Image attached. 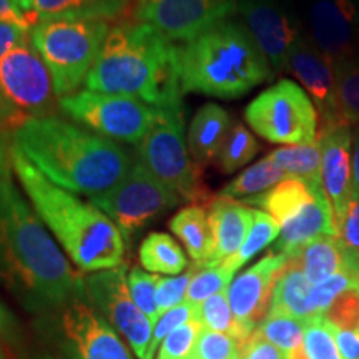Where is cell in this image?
<instances>
[{
	"label": "cell",
	"mask_w": 359,
	"mask_h": 359,
	"mask_svg": "<svg viewBox=\"0 0 359 359\" xmlns=\"http://www.w3.org/2000/svg\"><path fill=\"white\" fill-rule=\"evenodd\" d=\"M0 20L17 22V24L24 25L27 29H32L34 27L32 22L29 20V17L25 13H22L12 0H0Z\"/></svg>",
	"instance_id": "obj_48"
},
{
	"label": "cell",
	"mask_w": 359,
	"mask_h": 359,
	"mask_svg": "<svg viewBox=\"0 0 359 359\" xmlns=\"http://www.w3.org/2000/svg\"><path fill=\"white\" fill-rule=\"evenodd\" d=\"M12 2L15 4V7L19 8L22 13H25V15L29 17V20L32 22V25L37 24V19H35V15H34V12H32L35 0H12Z\"/></svg>",
	"instance_id": "obj_51"
},
{
	"label": "cell",
	"mask_w": 359,
	"mask_h": 359,
	"mask_svg": "<svg viewBox=\"0 0 359 359\" xmlns=\"http://www.w3.org/2000/svg\"><path fill=\"white\" fill-rule=\"evenodd\" d=\"M230 130V114L218 103H205L193 116L188 128L187 145L193 161L201 168L217 161Z\"/></svg>",
	"instance_id": "obj_22"
},
{
	"label": "cell",
	"mask_w": 359,
	"mask_h": 359,
	"mask_svg": "<svg viewBox=\"0 0 359 359\" xmlns=\"http://www.w3.org/2000/svg\"><path fill=\"white\" fill-rule=\"evenodd\" d=\"M132 0H35L34 15L39 20H111L128 11Z\"/></svg>",
	"instance_id": "obj_25"
},
{
	"label": "cell",
	"mask_w": 359,
	"mask_h": 359,
	"mask_svg": "<svg viewBox=\"0 0 359 359\" xmlns=\"http://www.w3.org/2000/svg\"><path fill=\"white\" fill-rule=\"evenodd\" d=\"M233 276H235V271L226 264L212 268H198L193 264V276L188 285L185 302L198 306L212 296L226 291L231 285Z\"/></svg>",
	"instance_id": "obj_34"
},
{
	"label": "cell",
	"mask_w": 359,
	"mask_h": 359,
	"mask_svg": "<svg viewBox=\"0 0 359 359\" xmlns=\"http://www.w3.org/2000/svg\"><path fill=\"white\" fill-rule=\"evenodd\" d=\"M253 208L243 201L217 198L208 205V222L213 235V255L205 268L219 266L235 257L253 224Z\"/></svg>",
	"instance_id": "obj_21"
},
{
	"label": "cell",
	"mask_w": 359,
	"mask_h": 359,
	"mask_svg": "<svg viewBox=\"0 0 359 359\" xmlns=\"http://www.w3.org/2000/svg\"><path fill=\"white\" fill-rule=\"evenodd\" d=\"M349 255L351 251L343 245L338 236H321L311 243L304 245L291 258L298 262L304 276L314 286L346 269Z\"/></svg>",
	"instance_id": "obj_24"
},
{
	"label": "cell",
	"mask_w": 359,
	"mask_h": 359,
	"mask_svg": "<svg viewBox=\"0 0 359 359\" xmlns=\"http://www.w3.org/2000/svg\"><path fill=\"white\" fill-rule=\"evenodd\" d=\"M245 120L264 140L280 145L318 142L320 118L302 85L283 79L263 90L245 109Z\"/></svg>",
	"instance_id": "obj_10"
},
{
	"label": "cell",
	"mask_w": 359,
	"mask_h": 359,
	"mask_svg": "<svg viewBox=\"0 0 359 359\" xmlns=\"http://www.w3.org/2000/svg\"><path fill=\"white\" fill-rule=\"evenodd\" d=\"M286 70L299 80L318 111L320 118L318 138L331 130L346 125L339 111L334 67L309 42L306 35H303L291 50Z\"/></svg>",
	"instance_id": "obj_17"
},
{
	"label": "cell",
	"mask_w": 359,
	"mask_h": 359,
	"mask_svg": "<svg viewBox=\"0 0 359 359\" xmlns=\"http://www.w3.org/2000/svg\"><path fill=\"white\" fill-rule=\"evenodd\" d=\"M203 330L201 323L193 318L191 321L185 323L175 330L172 334L165 338L163 343L160 344L158 354L156 359H193V353H195L196 341Z\"/></svg>",
	"instance_id": "obj_37"
},
{
	"label": "cell",
	"mask_w": 359,
	"mask_h": 359,
	"mask_svg": "<svg viewBox=\"0 0 359 359\" xmlns=\"http://www.w3.org/2000/svg\"><path fill=\"white\" fill-rule=\"evenodd\" d=\"M135 156L151 175L177 193L183 203L210 205V190L203 183V168L188 151L183 127V109L161 110L158 118L138 143Z\"/></svg>",
	"instance_id": "obj_9"
},
{
	"label": "cell",
	"mask_w": 359,
	"mask_h": 359,
	"mask_svg": "<svg viewBox=\"0 0 359 359\" xmlns=\"http://www.w3.org/2000/svg\"><path fill=\"white\" fill-rule=\"evenodd\" d=\"M240 359H288V354L253 331L241 346Z\"/></svg>",
	"instance_id": "obj_44"
},
{
	"label": "cell",
	"mask_w": 359,
	"mask_h": 359,
	"mask_svg": "<svg viewBox=\"0 0 359 359\" xmlns=\"http://www.w3.org/2000/svg\"><path fill=\"white\" fill-rule=\"evenodd\" d=\"M193 318H196V306L190 303H183L177 308L168 309L165 311L158 320L155 321L154 325V333H151V341H150V348H148V353L145 359H154L155 353L158 351L160 344L163 343L165 338L168 334H172L175 330H178L180 326H183L185 323L191 321Z\"/></svg>",
	"instance_id": "obj_41"
},
{
	"label": "cell",
	"mask_w": 359,
	"mask_h": 359,
	"mask_svg": "<svg viewBox=\"0 0 359 359\" xmlns=\"http://www.w3.org/2000/svg\"><path fill=\"white\" fill-rule=\"evenodd\" d=\"M241 346L231 336L212 330H201L193 359H240Z\"/></svg>",
	"instance_id": "obj_40"
},
{
	"label": "cell",
	"mask_w": 359,
	"mask_h": 359,
	"mask_svg": "<svg viewBox=\"0 0 359 359\" xmlns=\"http://www.w3.org/2000/svg\"><path fill=\"white\" fill-rule=\"evenodd\" d=\"M288 259L286 255L269 253L231 281L226 290L228 302L241 325L257 330L268 316L278 276Z\"/></svg>",
	"instance_id": "obj_18"
},
{
	"label": "cell",
	"mask_w": 359,
	"mask_h": 359,
	"mask_svg": "<svg viewBox=\"0 0 359 359\" xmlns=\"http://www.w3.org/2000/svg\"><path fill=\"white\" fill-rule=\"evenodd\" d=\"M8 161H11V147L7 145L6 135L0 133V178L8 175Z\"/></svg>",
	"instance_id": "obj_49"
},
{
	"label": "cell",
	"mask_w": 359,
	"mask_h": 359,
	"mask_svg": "<svg viewBox=\"0 0 359 359\" xmlns=\"http://www.w3.org/2000/svg\"><path fill=\"white\" fill-rule=\"evenodd\" d=\"M236 13L266 57L273 75L283 74L288 57L303 37L298 20L280 0H238Z\"/></svg>",
	"instance_id": "obj_16"
},
{
	"label": "cell",
	"mask_w": 359,
	"mask_h": 359,
	"mask_svg": "<svg viewBox=\"0 0 359 359\" xmlns=\"http://www.w3.org/2000/svg\"><path fill=\"white\" fill-rule=\"evenodd\" d=\"M196 320L201 323L205 330L218 331V333L231 336L233 339L240 343V346H243L246 339L255 331L236 320L231 311L230 302H228L226 291H222V293L215 294L198 304L196 306Z\"/></svg>",
	"instance_id": "obj_30"
},
{
	"label": "cell",
	"mask_w": 359,
	"mask_h": 359,
	"mask_svg": "<svg viewBox=\"0 0 359 359\" xmlns=\"http://www.w3.org/2000/svg\"><path fill=\"white\" fill-rule=\"evenodd\" d=\"M170 230L185 246L195 266L205 268L213 255V235L208 210L201 205H188L170 219Z\"/></svg>",
	"instance_id": "obj_23"
},
{
	"label": "cell",
	"mask_w": 359,
	"mask_h": 359,
	"mask_svg": "<svg viewBox=\"0 0 359 359\" xmlns=\"http://www.w3.org/2000/svg\"><path fill=\"white\" fill-rule=\"evenodd\" d=\"M58 109L67 118L90 132L135 147L145 138L161 111L137 98L93 90H79L60 98Z\"/></svg>",
	"instance_id": "obj_11"
},
{
	"label": "cell",
	"mask_w": 359,
	"mask_h": 359,
	"mask_svg": "<svg viewBox=\"0 0 359 359\" xmlns=\"http://www.w3.org/2000/svg\"><path fill=\"white\" fill-rule=\"evenodd\" d=\"M288 359H309V358H308L306 351H304V348L302 346V348L294 349L293 353H290L288 354Z\"/></svg>",
	"instance_id": "obj_52"
},
{
	"label": "cell",
	"mask_w": 359,
	"mask_h": 359,
	"mask_svg": "<svg viewBox=\"0 0 359 359\" xmlns=\"http://www.w3.org/2000/svg\"><path fill=\"white\" fill-rule=\"evenodd\" d=\"M15 348V323L8 309L0 302V359H17Z\"/></svg>",
	"instance_id": "obj_45"
},
{
	"label": "cell",
	"mask_w": 359,
	"mask_h": 359,
	"mask_svg": "<svg viewBox=\"0 0 359 359\" xmlns=\"http://www.w3.org/2000/svg\"><path fill=\"white\" fill-rule=\"evenodd\" d=\"M308 40L334 70L359 57V0H311Z\"/></svg>",
	"instance_id": "obj_15"
},
{
	"label": "cell",
	"mask_w": 359,
	"mask_h": 359,
	"mask_svg": "<svg viewBox=\"0 0 359 359\" xmlns=\"http://www.w3.org/2000/svg\"><path fill=\"white\" fill-rule=\"evenodd\" d=\"M193 276V266L182 275L172 278H161L156 286V320L168 309L177 308L185 303L187 291Z\"/></svg>",
	"instance_id": "obj_42"
},
{
	"label": "cell",
	"mask_w": 359,
	"mask_h": 359,
	"mask_svg": "<svg viewBox=\"0 0 359 359\" xmlns=\"http://www.w3.org/2000/svg\"><path fill=\"white\" fill-rule=\"evenodd\" d=\"M285 178H288V175L283 172L269 156H264L263 160L251 165L250 168L238 175L235 180H231L226 187L222 188L218 196L243 201L253 198V196L263 195Z\"/></svg>",
	"instance_id": "obj_27"
},
{
	"label": "cell",
	"mask_w": 359,
	"mask_h": 359,
	"mask_svg": "<svg viewBox=\"0 0 359 359\" xmlns=\"http://www.w3.org/2000/svg\"><path fill=\"white\" fill-rule=\"evenodd\" d=\"M30 35V29L11 20H0V60Z\"/></svg>",
	"instance_id": "obj_46"
},
{
	"label": "cell",
	"mask_w": 359,
	"mask_h": 359,
	"mask_svg": "<svg viewBox=\"0 0 359 359\" xmlns=\"http://www.w3.org/2000/svg\"><path fill=\"white\" fill-rule=\"evenodd\" d=\"M178 74L183 95L233 100L273 77L266 57L241 22L224 19L178 45Z\"/></svg>",
	"instance_id": "obj_5"
},
{
	"label": "cell",
	"mask_w": 359,
	"mask_h": 359,
	"mask_svg": "<svg viewBox=\"0 0 359 359\" xmlns=\"http://www.w3.org/2000/svg\"><path fill=\"white\" fill-rule=\"evenodd\" d=\"M0 286L37 318L64 306L83 288V276L8 175L0 178Z\"/></svg>",
	"instance_id": "obj_1"
},
{
	"label": "cell",
	"mask_w": 359,
	"mask_h": 359,
	"mask_svg": "<svg viewBox=\"0 0 359 359\" xmlns=\"http://www.w3.org/2000/svg\"><path fill=\"white\" fill-rule=\"evenodd\" d=\"M278 236H280V224L275 222V218L269 217L268 213L262 212V210H255L253 224H251L245 243L241 245V248L238 250L235 257H231L223 264H226L228 268L236 273L245 263H248L251 258L257 257L259 251H263L273 241H276Z\"/></svg>",
	"instance_id": "obj_32"
},
{
	"label": "cell",
	"mask_w": 359,
	"mask_h": 359,
	"mask_svg": "<svg viewBox=\"0 0 359 359\" xmlns=\"http://www.w3.org/2000/svg\"><path fill=\"white\" fill-rule=\"evenodd\" d=\"M351 163H353V185L354 191L359 195V135H356L353 142V154H351Z\"/></svg>",
	"instance_id": "obj_50"
},
{
	"label": "cell",
	"mask_w": 359,
	"mask_h": 359,
	"mask_svg": "<svg viewBox=\"0 0 359 359\" xmlns=\"http://www.w3.org/2000/svg\"><path fill=\"white\" fill-rule=\"evenodd\" d=\"M85 88L137 98L160 110L183 109L178 45L140 22L115 25L85 80Z\"/></svg>",
	"instance_id": "obj_3"
},
{
	"label": "cell",
	"mask_w": 359,
	"mask_h": 359,
	"mask_svg": "<svg viewBox=\"0 0 359 359\" xmlns=\"http://www.w3.org/2000/svg\"><path fill=\"white\" fill-rule=\"evenodd\" d=\"M158 275L143 271L140 268L130 269L127 281L128 290L135 304L147 314V318L155 325L156 321V286H158Z\"/></svg>",
	"instance_id": "obj_39"
},
{
	"label": "cell",
	"mask_w": 359,
	"mask_h": 359,
	"mask_svg": "<svg viewBox=\"0 0 359 359\" xmlns=\"http://www.w3.org/2000/svg\"><path fill=\"white\" fill-rule=\"evenodd\" d=\"M336 344L343 359H359V331L333 327Z\"/></svg>",
	"instance_id": "obj_47"
},
{
	"label": "cell",
	"mask_w": 359,
	"mask_h": 359,
	"mask_svg": "<svg viewBox=\"0 0 359 359\" xmlns=\"http://www.w3.org/2000/svg\"><path fill=\"white\" fill-rule=\"evenodd\" d=\"M334 72L341 116L346 125L354 127L359 125V57Z\"/></svg>",
	"instance_id": "obj_35"
},
{
	"label": "cell",
	"mask_w": 359,
	"mask_h": 359,
	"mask_svg": "<svg viewBox=\"0 0 359 359\" xmlns=\"http://www.w3.org/2000/svg\"><path fill=\"white\" fill-rule=\"evenodd\" d=\"M321 318L338 330L359 331V283L344 290Z\"/></svg>",
	"instance_id": "obj_38"
},
{
	"label": "cell",
	"mask_w": 359,
	"mask_h": 359,
	"mask_svg": "<svg viewBox=\"0 0 359 359\" xmlns=\"http://www.w3.org/2000/svg\"><path fill=\"white\" fill-rule=\"evenodd\" d=\"M109 32L107 20L48 19L30 29L35 50L50 70L58 100L85 85Z\"/></svg>",
	"instance_id": "obj_7"
},
{
	"label": "cell",
	"mask_w": 359,
	"mask_h": 359,
	"mask_svg": "<svg viewBox=\"0 0 359 359\" xmlns=\"http://www.w3.org/2000/svg\"><path fill=\"white\" fill-rule=\"evenodd\" d=\"M321 236H338L333 208L325 191L316 193L311 200L299 205L283 219L273 253H281L291 258L304 245Z\"/></svg>",
	"instance_id": "obj_20"
},
{
	"label": "cell",
	"mask_w": 359,
	"mask_h": 359,
	"mask_svg": "<svg viewBox=\"0 0 359 359\" xmlns=\"http://www.w3.org/2000/svg\"><path fill=\"white\" fill-rule=\"evenodd\" d=\"M57 110L50 70L29 35L0 60V133L12 135L30 120L55 116Z\"/></svg>",
	"instance_id": "obj_8"
},
{
	"label": "cell",
	"mask_w": 359,
	"mask_h": 359,
	"mask_svg": "<svg viewBox=\"0 0 359 359\" xmlns=\"http://www.w3.org/2000/svg\"><path fill=\"white\" fill-rule=\"evenodd\" d=\"M90 203L105 213L128 240L148 223L182 205L183 200L135 156L132 170L109 191L92 196Z\"/></svg>",
	"instance_id": "obj_12"
},
{
	"label": "cell",
	"mask_w": 359,
	"mask_h": 359,
	"mask_svg": "<svg viewBox=\"0 0 359 359\" xmlns=\"http://www.w3.org/2000/svg\"><path fill=\"white\" fill-rule=\"evenodd\" d=\"M40 359H132L127 343L83 288L64 306L39 316Z\"/></svg>",
	"instance_id": "obj_6"
},
{
	"label": "cell",
	"mask_w": 359,
	"mask_h": 359,
	"mask_svg": "<svg viewBox=\"0 0 359 359\" xmlns=\"http://www.w3.org/2000/svg\"><path fill=\"white\" fill-rule=\"evenodd\" d=\"M303 348L309 359H343L336 344L333 326L323 318L306 321Z\"/></svg>",
	"instance_id": "obj_36"
},
{
	"label": "cell",
	"mask_w": 359,
	"mask_h": 359,
	"mask_svg": "<svg viewBox=\"0 0 359 359\" xmlns=\"http://www.w3.org/2000/svg\"><path fill=\"white\" fill-rule=\"evenodd\" d=\"M288 177L302 178L313 185H321L320 142L306 145H286L268 155Z\"/></svg>",
	"instance_id": "obj_29"
},
{
	"label": "cell",
	"mask_w": 359,
	"mask_h": 359,
	"mask_svg": "<svg viewBox=\"0 0 359 359\" xmlns=\"http://www.w3.org/2000/svg\"><path fill=\"white\" fill-rule=\"evenodd\" d=\"M338 238L343 241L353 253H359V195L354 193V196L349 201L346 212L338 223Z\"/></svg>",
	"instance_id": "obj_43"
},
{
	"label": "cell",
	"mask_w": 359,
	"mask_h": 359,
	"mask_svg": "<svg viewBox=\"0 0 359 359\" xmlns=\"http://www.w3.org/2000/svg\"><path fill=\"white\" fill-rule=\"evenodd\" d=\"M311 288L313 285L304 276L298 262L294 258H290L285 269L278 276L269 313L290 314L302 321L314 320L311 304H309Z\"/></svg>",
	"instance_id": "obj_26"
},
{
	"label": "cell",
	"mask_w": 359,
	"mask_h": 359,
	"mask_svg": "<svg viewBox=\"0 0 359 359\" xmlns=\"http://www.w3.org/2000/svg\"><path fill=\"white\" fill-rule=\"evenodd\" d=\"M321 147V187L333 208L334 223L346 212L354 196L353 185V128L349 125L331 130L318 138ZM338 230V228H336Z\"/></svg>",
	"instance_id": "obj_19"
},
{
	"label": "cell",
	"mask_w": 359,
	"mask_h": 359,
	"mask_svg": "<svg viewBox=\"0 0 359 359\" xmlns=\"http://www.w3.org/2000/svg\"><path fill=\"white\" fill-rule=\"evenodd\" d=\"M306 321L283 313H268L255 331L286 354L303 346Z\"/></svg>",
	"instance_id": "obj_33"
},
{
	"label": "cell",
	"mask_w": 359,
	"mask_h": 359,
	"mask_svg": "<svg viewBox=\"0 0 359 359\" xmlns=\"http://www.w3.org/2000/svg\"><path fill=\"white\" fill-rule=\"evenodd\" d=\"M11 163L34 212L80 271L88 275L123 264L125 238L105 213L53 185L12 145Z\"/></svg>",
	"instance_id": "obj_4"
},
{
	"label": "cell",
	"mask_w": 359,
	"mask_h": 359,
	"mask_svg": "<svg viewBox=\"0 0 359 359\" xmlns=\"http://www.w3.org/2000/svg\"><path fill=\"white\" fill-rule=\"evenodd\" d=\"M11 145L53 185L90 198L114 188L135 163L122 143L58 116L22 125L11 135Z\"/></svg>",
	"instance_id": "obj_2"
},
{
	"label": "cell",
	"mask_w": 359,
	"mask_h": 359,
	"mask_svg": "<svg viewBox=\"0 0 359 359\" xmlns=\"http://www.w3.org/2000/svg\"><path fill=\"white\" fill-rule=\"evenodd\" d=\"M127 266L88 273L83 276L85 291L98 313L114 326L138 359H145L150 348L154 323L133 302L128 290Z\"/></svg>",
	"instance_id": "obj_13"
},
{
	"label": "cell",
	"mask_w": 359,
	"mask_h": 359,
	"mask_svg": "<svg viewBox=\"0 0 359 359\" xmlns=\"http://www.w3.org/2000/svg\"><path fill=\"white\" fill-rule=\"evenodd\" d=\"M259 151V143L253 133L243 123L236 122L231 125L230 133L219 150L217 163L223 173H235L251 160Z\"/></svg>",
	"instance_id": "obj_31"
},
{
	"label": "cell",
	"mask_w": 359,
	"mask_h": 359,
	"mask_svg": "<svg viewBox=\"0 0 359 359\" xmlns=\"http://www.w3.org/2000/svg\"><path fill=\"white\" fill-rule=\"evenodd\" d=\"M138 258L147 271L160 273V275H182L183 269L188 266V259L182 246L172 236L161 231L150 233L142 241Z\"/></svg>",
	"instance_id": "obj_28"
},
{
	"label": "cell",
	"mask_w": 359,
	"mask_h": 359,
	"mask_svg": "<svg viewBox=\"0 0 359 359\" xmlns=\"http://www.w3.org/2000/svg\"><path fill=\"white\" fill-rule=\"evenodd\" d=\"M238 0H133L135 22L154 27L173 43H185L236 13Z\"/></svg>",
	"instance_id": "obj_14"
}]
</instances>
